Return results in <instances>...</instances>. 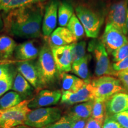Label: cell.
Returning a JSON list of instances; mask_svg holds the SVG:
<instances>
[{
	"label": "cell",
	"instance_id": "cell-1",
	"mask_svg": "<svg viewBox=\"0 0 128 128\" xmlns=\"http://www.w3.org/2000/svg\"><path fill=\"white\" fill-rule=\"evenodd\" d=\"M44 18L43 8L40 4L14 10L7 14L4 28L8 34L26 39L41 36V26Z\"/></svg>",
	"mask_w": 128,
	"mask_h": 128
},
{
	"label": "cell",
	"instance_id": "cell-2",
	"mask_svg": "<svg viewBox=\"0 0 128 128\" xmlns=\"http://www.w3.org/2000/svg\"><path fill=\"white\" fill-rule=\"evenodd\" d=\"M36 65L40 87L49 86L55 81L58 71L52 49L48 44L42 48Z\"/></svg>",
	"mask_w": 128,
	"mask_h": 128
},
{
	"label": "cell",
	"instance_id": "cell-3",
	"mask_svg": "<svg viewBox=\"0 0 128 128\" xmlns=\"http://www.w3.org/2000/svg\"><path fill=\"white\" fill-rule=\"evenodd\" d=\"M94 100L106 102L113 95L126 92L120 81L111 76H102L91 81Z\"/></svg>",
	"mask_w": 128,
	"mask_h": 128
},
{
	"label": "cell",
	"instance_id": "cell-4",
	"mask_svg": "<svg viewBox=\"0 0 128 128\" xmlns=\"http://www.w3.org/2000/svg\"><path fill=\"white\" fill-rule=\"evenodd\" d=\"M31 100H24L16 106L0 111V128H16L24 125L26 117L32 111L28 107Z\"/></svg>",
	"mask_w": 128,
	"mask_h": 128
},
{
	"label": "cell",
	"instance_id": "cell-5",
	"mask_svg": "<svg viewBox=\"0 0 128 128\" xmlns=\"http://www.w3.org/2000/svg\"><path fill=\"white\" fill-rule=\"evenodd\" d=\"M88 50L93 54L95 58L96 76H118V72L113 70L108 58V53L102 41L92 40L89 43Z\"/></svg>",
	"mask_w": 128,
	"mask_h": 128
},
{
	"label": "cell",
	"instance_id": "cell-6",
	"mask_svg": "<svg viewBox=\"0 0 128 128\" xmlns=\"http://www.w3.org/2000/svg\"><path fill=\"white\" fill-rule=\"evenodd\" d=\"M58 108H42L32 110L26 119L24 125L32 128H42L54 124L62 118Z\"/></svg>",
	"mask_w": 128,
	"mask_h": 128
},
{
	"label": "cell",
	"instance_id": "cell-7",
	"mask_svg": "<svg viewBox=\"0 0 128 128\" xmlns=\"http://www.w3.org/2000/svg\"><path fill=\"white\" fill-rule=\"evenodd\" d=\"M76 15L84 27L88 38H98L103 24V18L97 12L84 6H78L76 8Z\"/></svg>",
	"mask_w": 128,
	"mask_h": 128
},
{
	"label": "cell",
	"instance_id": "cell-8",
	"mask_svg": "<svg viewBox=\"0 0 128 128\" xmlns=\"http://www.w3.org/2000/svg\"><path fill=\"white\" fill-rule=\"evenodd\" d=\"M128 7V0H120L110 7L106 24H110L127 34L126 30V18Z\"/></svg>",
	"mask_w": 128,
	"mask_h": 128
},
{
	"label": "cell",
	"instance_id": "cell-9",
	"mask_svg": "<svg viewBox=\"0 0 128 128\" xmlns=\"http://www.w3.org/2000/svg\"><path fill=\"white\" fill-rule=\"evenodd\" d=\"M101 41L107 52L112 54L113 51L128 44V38L113 25L106 24Z\"/></svg>",
	"mask_w": 128,
	"mask_h": 128
},
{
	"label": "cell",
	"instance_id": "cell-10",
	"mask_svg": "<svg viewBox=\"0 0 128 128\" xmlns=\"http://www.w3.org/2000/svg\"><path fill=\"white\" fill-rule=\"evenodd\" d=\"M94 100L93 88L90 80L87 81L82 87L76 92H62L61 103L67 105H74Z\"/></svg>",
	"mask_w": 128,
	"mask_h": 128
},
{
	"label": "cell",
	"instance_id": "cell-11",
	"mask_svg": "<svg viewBox=\"0 0 128 128\" xmlns=\"http://www.w3.org/2000/svg\"><path fill=\"white\" fill-rule=\"evenodd\" d=\"M58 73L60 74L72 71V61L71 44L51 48Z\"/></svg>",
	"mask_w": 128,
	"mask_h": 128
},
{
	"label": "cell",
	"instance_id": "cell-12",
	"mask_svg": "<svg viewBox=\"0 0 128 128\" xmlns=\"http://www.w3.org/2000/svg\"><path fill=\"white\" fill-rule=\"evenodd\" d=\"M62 94V92L60 90H41L34 98L32 99L28 107L31 110H34L55 105L61 99Z\"/></svg>",
	"mask_w": 128,
	"mask_h": 128
},
{
	"label": "cell",
	"instance_id": "cell-13",
	"mask_svg": "<svg viewBox=\"0 0 128 128\" xmlns=\"http://www.w3.org/2000/svg\"><path fill=\"white\" fill-rule=\"evenodd\" d=\"M58 4L56 0H52L46 6L42 26L44 37L50 36L55 31L58 21Z\"/></svg>",
	"mask_w": 128,
	"mask_h": 128
},
{
	"label": "cell",
	"instance_id": "cell-14",
	"mask_svg": "<svg viewBox=\"0 0 128 128\" xmlns=\"http://www.w3.org/2000/svg\"><path fill=\"white\" fill-rule=\"evenodd\" d=\"M46 41L50 48L65 46L76 43L77 40L72 33L66 28H57L49 37H45Z\"/></svg>",
	"mask_w": 128,
	"mask_h": 128
},
{
	"label": "cell",
	"instance_id": "cell-15",
	"mask_svg": "<svg viewBox=\"0 0 128 128\" xmlns=\"http://www.w3.org/2000/svg\"><path fill=\"white\" fill-rule=\"evenodd\" d=\"M106 118L128 110V94L121 92L113 95L106 102Z\"/></svg>",
	"mask_w": 128,
	"mask_h": 128
},
{
	"label": "cell",
	"instance_id": "cell-16",
	"mask_svg": "<svg viewBox=\"0 0 128 128\" xmlns=\"http://www.w3.org/2000/svg\"><path fill=\"white\" fill-rule=\"evenodd\" d=\"M17 70L33 87L35 88L40 87L36 65L33 62L28 60L19 62Z\"/></svg>",
	"mask_w": 128,
	"mask_h": 128
},
{
	"label": "cell",
	"instance_id": "cell-17",
	"mask_svg": "<svg viewBox=\"0 0 128 128\" xmlns=\"http://www.w3.org/2000/svg\"><path fill=\"white\" fill-rule=\"evenodd\" d=\"M14 52L17 60L28 61L35 60L39 56L40 51L33 42H26L18 44Z\"/></svg>",
	"mask_w": 128,
	"mask_h": 128
},
{
	"label": "cell",
	"instance_id": "cell-18",
	"mask_svg": "<svg viewBox=\"0 0 128 128\" xmlns=\"http://www.w3.org/2000/svg\"><path fill=\"white\" fill-rule=\"evenodd\" d=\"M94 100L80 103L73 106L69 110L67 115L75 120L78 119H89L92 117Z\"/></svg>",
	"mask_w": 128,
	"mask_h": 128
},
{
	"label": "cell",
	"instance_id": "cell-19",
	"mask_svg": "<svg viewBox=\"0 0 128 128\" xmlns=\"http://www.w3.org/2000/svg\"><path fill=\"white\" fill-rule=\"evenodd\" d=\"M12 90L20 94L23 98L31 96L33 92L32 85L20 72L16 73L14 76Z\"/></svg>",
	"mask_w": 128,
	"mask_h": 128
},
{
	"label": "cell",
	"instance_id": "cell-20",
	"mask_svg": "<svg viewBox=\"0 0 128 128\" xmlns=\"http://www.w3.org/2000/svg\"><path fill=\"white\" fill-rule=\"evenodd\" d=\"M60 76L62 81V92H76L82 87L87 82V81L66 73L62 74Z\"/></svg>",
	"mask_w": 128,
	"mask_h": 128
},
{
	"label": "cell",
	"instance_id": "cell-21",
	"mask_svg": "<svg viewBox=\"0 0 128 128\" xmlns=\"http://www.w3.org/2000/svg\"><path fill=\"white\" fill-rule=\"evenodd\" d=\"M17 46L16 42L12 38L6 35L0 36V60H9Z\"/></svg>",
	"mask_w": 128,
	"mask_h": 128
},
{
	"label": "cell",
	"instance_id": "cell-22",
	"mask_svg": "<svg viewBox=\"0 0 128 128\" xmlns=\"http://www.w3.org/2000/svg\"><path fill=\"white\" fill-rule=\"evenodd\" d=\"M92 59V56L87 54L85 57L72 64V72L84 81H90L88 63Z\"/></svg>",
	"mask_w": 128,
	"mask_h": 128
},
{
	"label": "cell",
	"instance_id": "cell-23",
	"mask_svg": "<svg viewBox=\"0 0 128 128\" xmlns=\"http://www.w3.org/2000/svg\"><path fill=\"white\" fill-rule=\"evenodd\" d=\"M23 98L15 92H10L0 98V111L8 109L23 102Z\"/></svg>",
	"mask_w": 128,
	"mask_h": 128
},
{
	"label": "cell",
	"instance_id": "cell-24",
	"mask_svg": "<svg viewBox=\"0 0 128 128\" xmlns=\"http://www.w3.org/2000/svg\"><path fill=\"white\" fill-rule=\"evenodd\" d=\"M73 15L74 8L71 4L65 2L60 3L58 12V22L60 26L62 28L66 27Z\"/></svg>",
	"mask_w": 128,
	"mask_h": 128
},
{
	"label": "cell",
	"instance_id": "cell-25",
	"mask_svg": "<svg viewBox=\"0 0 128 128\" xmlns=\"http://www.w3.org/2000/svg\"><path fill=\"white\" fill-rule=\"evenodd\" d=\"M66 27L74 36L76 37L77 40L82 39L84 37L86 33L84 28L76 14H74Z\"/></svg>",
	"mask_w": 128,
	"mask_h": 128
},
{
	"label": "cell",
	"instance_id": "cell-26",
	"mask_svg": "<svg viewBox=\"0 0 128 128\" xmlns=\"http://www.w3.org/2000/svg\"><path fill=\"white\" fill-rule=\"evenodd\" d=\"M48 0H11L4 12L7 14L14 10L40 4Z\"/></svg>",
	"mask_w": 128,
	"mask_h": 128
},
{
	"label": "cell",
	"instance_id": "cell-27",
	"mask_svg": "<svg viewBox=\"0 0 128 128\" xmlns=\"http://www.w3.org/2000/svg\"><path fill=\"white\" fill-rule=\"evenodd\" d=\"M86 42H76L71 44V56L72 64L75 62L79 61L86 55Z\"/></svg>",
	"mask_w": 128,
	"mask_h": 128
},
{
	"label": "cell",
	"instance_id": "cell-28",
	"mask_svg": "<svg viewBox=\"0 0 128 128\" xmlns=\"http://www.w3.org/2000/svg\"><path fill=\"white\" fill-rule=\"evenodd\" d=\"M106 117V102L94 100L91 118L98 120L104 121Z\"/></svg>",
	"mask_w": 128,
	"mask_h": 128
},
{
	"label": "cell",
	"instance_id": "cell-29",
	"mask_svg": "<svg viewBox=\"0 0 128 128\" xmlns=\"http://www.w3.org/2000/svg\"><path fill=\"white\" fill-rule=\"evenodd\" d=\"M75 121L71 117L66 114L56 122L42 128H72Z\"/></svg>",
	"mask_w": 128,
	"mask_h": 128
},
{
	"label": "cell",
	"instance_id": "cell-30",
	"mask_svg": "<svg viewBox=\"0 0 128 128\" xmlns=\"http://www.w3.org/2000/svg\"><path fill=\"white\" fill-rule=\"evenodd\" d=\"M13 74L9 75L6 77L0 80V98L12 89V82H13Z\"/></svg>",
	"mask_w": 128,
	"mask_h": 128
},
{
	"label": "cell",
	"instance_id": "cell-31",
	"mask_svg": "<svg viewBox=\"0 0 128 128\" xmlns=\"http://www.w3.org/2000/svg\"><path fill=\"white\" fill-rule=\"evenodd\" d=\"M113 61L118 62L128 58V43L112 53Z\"/></svg>",
	"mask_w": 128,
	"mask_h": 128
},
{
	"label": "cell",
	"instance_id": "cell-32",
	"mask_svg": "<svg viewBox=\"0 0 128 128\" xmlns=\"http://www.w3.org/2000/svg\"><path fill=\"white\" fill-rule=\"evenodd\" d=\"M122 128H128V110L112 116Z\"/></svg>",
	"mask_w": 128,
	"mask_h": 128
},
{
	"label": "cell",
	"instance_id": "cell-33",
	"mask_svg": "<svg viewBox=\"0 0 128 128\" xmlns=\"http://www.w3.org/2000/svg\"><path fill=\"white\" fill-rule=\"evenodd\" d=\"M113 70L117 72L128 70V58L118 62H114L112 64Z\"/></svg>",
	"mask_w": 128,
	"mask_h": 128
},
{
	"label": "cell",
	"instance_id": "cell-34",
	"mask_svg": "<svg viewBox=\"0 0 128 128\" xmlns=\"http://www.w3.org/2000/svg\"><path fill=\"white\" fill-rule=\"evenodd\" d=\"M125 90L126 92H128V70L118 72L117 76Z\"/></svg>",
	"mask_w": 128,
	"mask_h": 128
},
{
	"label": "cell",
	"instance_id": "cell-35",
	"mask_svg": "<svg viewBox=\"0 0 128 128\" xmlns=\"http://www.w3.org/2000/svg\"><path fill=\"white\" fill-rule=\"evenodd\" d=\"M103 128H122L112 117L106 118L104 121Z\"/></svg>",
	"mask_w": 128,
	"mask_h": 128
},
{
	"label": "cell",
	"instance_id": "cell-36",
	"mask_svg": "<svg viewBox=\"0 0 128 128\" xmlns=\"http://www.w3.org/2000/svg\"><path fill=\"white\" fill-rule=\"evenodd\" d=\"M104 121L98 120L90 118L85 128H103Z\"/></svg>",
	"mask_w": 128,
	"mask_h": 128
},
{
	"label": "cell",
	"instance_id": "cell-37",
	"mask_svg": "<svg viewBox=\"0 0 128 128\" xmlns=\"http://www.w3.org/2000/svg\"><path fill=\"white\" fill-rule=\"evenodd\" d=\"M10 65L6 64V65H0V80L6 77L9 75L12 74V72H11Z\"/></svg>",
	"mask_w": 128,
	"mask_h": 128
},
{
	"label": "cell",
	"instance_id": "cell-38",
	"mask_svg": "<svg viewBox=\"0 0 128 128\" xmlns=\"http://www.w3.org/2000/svg\"><path fill=\"white\" fill-rule=\"evenodd\" d=\"M88 119H78L74 123L72 128H85Z\"/></svg>",
	"mask_w": 128,
	"mask_h": 128
},
{
	"label": "cell",
	"instance_id": "cell-39",
	"mask_svg": "<svg viewBox=\"0 0 128 128\" xmlns=\"http://www.w3.org/2000/svg\"><path fill=\"white\" fill-rule=\"evenodd\" d=\"M23 62L21 60H0V65H6V64H12L15 63H19V62Z\"/></svg>",
	"mask_w": 128,
	"mask_h": 128
},
{
	"label": "cell",
	"instance_id": "cell-40",
	"mask_svg": "<svg viewBox=\"0 0 128 128\" xmlns=\"http://www.w3.org/2000/svg\"><path fill=\"white\" fill-rule=\"evenodd\" d=\"M3 28H4V22H3L2 17L0 15V32L2 30Z\"/></svg>",
	"mask_w": 128,
	"mask_h": 128
},
{
	"label": "cell",
	"instance_id": "cell-41",
	"mask_svg": "<svg viewBox=\"0 0 128 128\" xmlns=\"http://www.w3.org/2000/svg\"><path fill=\"white\" fill-rule=\"evenodd\" d=\"M126 30H127V34H126V36H128V7L127 12V18H126Z\"/></svg>",
	"mask_w": 128,
	"mask_h": 128
},
{
	"label": "cell",
	"instance_id": "cell-42",
	"mask_svg": "<svg viewBox=\"0 0 128 128\" xmlns=\"http://www.w3.org/2000/svg\"><path fill=\"white\" fill-rule=\"evenodd\" d=\"M16 128H30V127H28V126H26V127H25V126H18V127H17Z\"/></svg>",
	"mask_w": 128,
	"mask_h": 128
},
{
	"label": "cell",
	"instance_id": "cell-43",
	"mask_svg": "<svg viewBox=\"0 0 128 128\" xmlns=\"http://www.w3.org/2000/svg\"><path fill=\"white\" fill-rule=\"evenodd\" d=\"M0 116H1V112H0Z\"/></svg>",
	"mask_w": 128,
	"mask_h": 128
},
{
	"label": "cell",
	"instance_id": "cell-44",
	"mask_svg": "<svg viewBox=\"0 0 128 128\" xmlns=\"http://www.w3.org/2000/svg\"><path fill=\"white\" fill-rule=\"evenodd\" d=\"M0 1H1V0H0Z\"/></svg>",
	"mask_w": 128,
	"mask_h": 128
}]
</instances>
